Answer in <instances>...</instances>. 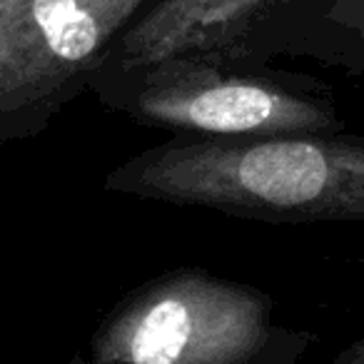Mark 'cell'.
Instances as JSON below:
<instances>
[{"mask_svg":"<svg viewBox=\"0 0 364 364\" xmlns=\"http://www.w3.org/2000/svg\"><path fill=\"white\" fill-rule=\"evenodd\" d=\"M102 185L264 223L364 220V137H175L132 155Z\"/></svg>","mask_w":364,"mask_h":364,"instance_id":"obj_1","label":"cell"},{"mask_svg":"<svg viewBox=\"0 0 364 364\" xmlns=\"http://www.w3.org/2000/svg\"><path fill=\"white\" fill-rule=\"evenodd\" d=\"M90 92L110 110L182 137L334 135L344 127L324 85L262 63L205 55L102 63Z\"/></svg>","mask_w":364,"mask_h":364,"instance_id":"obj_2","label":"cell"},{"mask_svg":"<svg viewBox=\"0 0 364 364\" xmlns=\"http://www.w3.org/2000/svg\"><path fill=\"white\" fill-rule=\"evenodd\" d=\"M309 334L274 322L259 289L175 269L115 304L90 339V364H297Z\"/></svg>","mask_w":364,"mask_h":364,"instance_id":"obj_3","label":"cell"},{"mask_svg":"<svg viewBox=\"0 0 364 364\" xmlns=\"http://www.w3.org/2000/svg\"><path fill=\"white\" fill-rule=\"evenodd\" d=\"M155 0H3L0 145L43 132L90 90L120 33Z\"/></svg>","mask_w":364,"mask_h":364,"instance_id":"obj_4","label":"cell"},{"mask_svg":"<svg viewBox=\"0 0 364 364\" xmlns=\"http://www.w3.org/2000/svg\"><path fill=\"white\" fill-rule=\"evenodd\" d=\"M292 0H155L132 21L102 63H150L167 55H205L250 63L262 28Z\"/></svg>","mask_w":364,"mask_h":364,"instance_id":"obj_5","label":"cell"},{"mask_svg":"<svg viewBox=\"0 0 364 364\" xmlns=\"http://www.w3.org/2000/svg\"><path fill=\"white\" fill-rule=\"evenodd\" d=\"M274 53H302L364 73V0H292L262 28L247 60L264 63Z\"/></svg>","mask_w":364,"mask_h":364,"instance_id":"obj_6","label":"cell"},{"mask_svg":"<svg viewBox=\"0 0 364 364\" xmlns=\"http://www.w3.org/2000/svg\"><path fill=\"white\" fill-rule=\"evenodd\" d=\"M327 364H364V334L347 349H342L334 359H329Z\"/></svg>","mask_w":364,"mask_h":364,"instance_id":"obj_7","label":"cell"},{"mask_svg":"<svg viewBox=\"0 0 364 364\" xmlns=\"http://www.w3.org/2000/svg\"><path fill=\"white\" fill-rule=\"evenodd\" d=\"M70 364H90V359L82 357V354H75V357L70 359Z\"/></svg>","mask_w":364,"mask_h":364,"instance_id":"obj_8","label":"cell"},{"mask_svg":"<svg viewBox=\"0 0 364 364\" xmlns=\"http://www.w3.org/2000/svg\"><path fill=\"white\" fill-rule=\"evenodd\" d=\"M0 3H3V0H0Z\"/></svg>","mask_w":364,"mask_h":364,"instance_id":"obj_9","label":"cell"}]
</instances>
